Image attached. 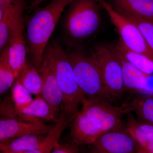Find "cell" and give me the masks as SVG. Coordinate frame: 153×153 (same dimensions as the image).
I'll use <instances>...</instances> for the list:
<instances>
[{"mask_svg": "<svg viewBox=\"0 0 153 153\" xmlns=\"http://www.w3.org/2000/svg\"><path fill=\"white\" fill-rule=\"evenodd\" d=\"M74 0H51L45 7H37L27 27L28 50L31 63L41 68L44 52L63 11Z\"/></svg>", "mask_w": 153, "mask_h": 153, "instance_id": "6da1fadb", "label": "cell"}, {"mask_svg": "<svg viewBox=\"0 0 153 153\" xmlns=\"http://www.w3.org/2000/svg\"><path fill=\"white\" fill-rule=\"evenodd\" d=\"M97 0H74L68 6L63 22V33L69 48L81 45L99 30L102 19Z\"/></svg>", "mask_w": 153, "mask_h": 153, "instance_id": "7a4b0ae2", "label": "cell"}, {"mask_svg": "<svg viewBox=\"0 0 153 153\" xmlns=\"http://www.w3.org/2000/svg\"><path fill=\"white\" fill-rule=\"evenodd\" d=\"M44 54L52 63L63 94L61 112L71 123L79 112V105L86 98L76 83L67 53L60 44L57 42L48 44Z\"/></svg>", "mask_w": 153, "mask_h": 153, "instance_id": "3957f363", "label": "cell"}, {"mask_svg": "<svg viewBox=\"0 0 153 153\" xmlns=\"http://www.w3.org/2000/svg\"><path fill=\"white\" fill-rule=\"evenodd\" d=\"M67 54L76 83L85 98L102 100L112 104L114 100L107 90L100 68L92 56L75 49Z\"/></svg>", "mask_w": 153, "mask_h": 153, "instance_id": "277c9868", "label": "cell"}, {"mask_svg": "<svg viewBox=\"0 0 153 153\" xmlns=\"http://www.w3.org/2000/svg\"><path fill=\"white\" fill-rule=\"evenodd\" d=\"M90 55L98 64L105 85L114 101L123 98L125 89L121 65L112 45L94 46Z\"/></svg>", "mask_w": 153, "mask_h": 153, "instance_id": "5b68a950", "label": "cell"}, {"mask_svg": "<svg viewBox=\"0 0 153 153\" xmlns=\"http://www.w3.org/2000/svg\"><path fill=\"white\" fill-rule=\"evenodd\" d=\"M81 110L103 132L125 130V106H114L100 99H85Z\"/></svg>", "mask_w": 153, "mask_h": 153, "instance_id": "8992f818", "label": "cell"}, {"mask_svg": "<svg viewBox=\"0 0 153 153\" xmlns=\"http://www.w3.org/2000/svg\"><path fill=\"white\" fill-rule=\"evenodd\" d=\"M97 1L108 14L111 21L120 36V39L126 47L146 56L153 62V49L136 26L127 18L119 13L105 0Z\"/></svg>", "mask_w": 153, "mask_h": 153, "instance_id": "52a82bcc", "label": "cell"}, {"mask_svg": "<svg viewBox=\"0 0 153 153\" xmlns=\"http://www.w3.org/2000/svg\"><path fill=\"white\" fill-rule=\"evenodd\" d=\"M4 112L6 117L33 123H44V120L57 123L59 118L40 94L21 108L16 107L13 101L10 102L5 107Z\"/></svg>", "mask_w": 153, "mask_h": 153, "instance_id": "ba28073f", "label": "cell"}, {"mask_svg": "<svg viewBox=\"0 0 153 153\" xmlns=\"http://www.w3.org/2000/svg\"><path fill=\"white\" fill-rule=\"evenodd\" d=\"M26 7L25 1L17 11L11 27L7 46L10 63L16 77L27 60V51L24 36V13Z\"/></svg>", "mask_w": 153, "mask_h": 153, "instance_id": "9c48e42d", "label": "cell"}, {"mask_svg": "<svg viewBox=\"0 0 153 153\" xmlns=\"http://www.w3.org/2000/svg\"><path fill=\"white\" fill-rule=\"evenodd\" d=\"M88 153H138L141 148L126 130L103 133Z\"/></svg>", "mask_w": 153, "mask_h": 153, "instance_id": "30bf717a", "label": "cell"}, {"mask_svg": "<svg viewBox=\"0 0 153 153\" xmlns=\"http://www.w3.org/2000/svg\"><path fill=\"white\" fill-rule=\"evenodd\" d=\"M43 81L41 96L48 102L56 115L62 110L63 97L57 82L55 71L49 58L44 54L42 64L38 69Z\"/></svg>", "mask_w": 153, "mask_h": 153, "instance_id": "8fae6325", "label": "cell"}, {"mask_svg": "<svg viewBox=\"0 0 153 153\" xmlns=\"http://www.w3.org/2000/svg\"><path fill=\"white\" fill-rule=\"evenodd\" d=\"M53 127L44 123L27 122L10 118H1L0 142L28 135H47Z\"/></svg>", "mask_w": 153, "mask_h": 153, "instance_id": "7c38bea8", "label": "cell"}, {"mask_svg": "<svg viewBox=\"0 0 153 153\" xmlns=\"http://www.w3.org/2000/svg\"><path fill=\"white\" fill-rule=\"evenodd\" d=\"M121 65L126 93L130 94H151L148 87L149 76L135 67L112 44Z\"/></svg>", "mask_w": 153, "mask_h": 153, "instance_id": "4fadbf2b", "label": "cell"}, {"mask_svg": "<svg viewBox=\"0 0 153 153\" xmlns=\"http://www.w3.org/2000/svg\"><path fill=\"white\" fill-rule=\"evenodd\" d=\"M103 133L82 110L71 123L70 137L78 146L93 143Z\"/></svg>", "mask_w": 153, "mask_h": 153, "instance_id": "5bb4252c", "label": "cell"}, {"mask_svg": "<svg viewBox=\"0 0 153 153\" xmlns=\"http://www.w3.org/2000/svg\"><path fill=\"white\" fill-rule=\"evenodd\" d=\"M111 3L121 15L153 20V0H111Z\"/></svg>", "mask_w": 153, "mask_h": 153, "instance_id": "9a60e30c", "label": "cell"}, {"mask_svg": "<svg viewBox=\"0 0 153 153\" xmlns=\"http://www.w3.org/2000/svg\"><path fill=\"white\" fill-rule=\"evenodd\" d=\"M126 113L133 112L137 119L153 126V94H136L124 103Z\"/></svg>", "mask_w": 153, "mask_h": 153, "instance_id": "2e32d148", "label": "cell"}, {"mask_svg": "<svg viewBox=\"0 0 153 153\" xmlns=\"http://www.w3.org/2000/svg\"><path fill=\"white\" fill-rule=\"evenodd\" d=\"M47 135L31 134L14 138L0 142V149L4 153H21L36 149Z\"/></svg>", "mask_w": 153, "mask_h": 153, "instance_id": "e0dca14e", "label": "cell"}, {"mask_svg": "<svg viewBox=\"0 0 153 153\" xmlns=\"http://www.w3.org/2000/svg\"><path fill=\"white\" fill-rule=\"evenodd\" d=\"M125 115L126 118L124 123L126 131L141 149H145L149 141L153 137V126L140 121L131 112L126 113Z\"/></svg>", "mask_w": 153, "mask_h": 153, "instance_id": "ac0fdd59", "label": "cell"}, {"mask_svg": "<svg viewBox=\"0 0 153 153\" xmlns=\"http://www.w3.org/2000/svg\"><path fill=\"white\" fill-rule=\"evenodd\" d=\"M30 92L36 96L41 94L43 85L42 77L39 70L27 60L16 78Z\"/></svg>", "mask_w": 153, "mask_h": 153, "instance_id": "d6986e66", "label": "cell"}, {"mask_svg": "<svg viewBox=\"0 0 153 153\" xmlns=\"http://www.w3.org/2000/svg\"><path fill=\"white\" fill-rule=\"evenodd\" d=\"M26 0H12L10 3L0 13V50L1 52L7 47L10 32L17 11Z\"/></svg>", "mask_w": 153, "mask_h": 153, "instance_id": "ffe728a7", "label": "cell"}, {"mask_svg": "<svg viewBox=\"0 0 153 153\" xmlns=\"http://www.w3.org/2000/svg\"><path fill=\"white\" fill-rule=\"evenodd\" d=\"M65 114L61 112L56 125L46 136L43 142L36 149L21 153H51L58 143V140L63 131L69 124Z\"/></svg>", "mask_w": 153, "mask_h": 153, "instance_id": "44dd1931", "label": "cell"}, {"mask_svg": "<svg viewBox=\"0 0 153 153\" xmlns=\"http://www.w3.org/2000/svg\"><path fill=\"white\" fill-rule=\"evenodd\" d=\"M113 45L140 71L149 76L153 74V62L147 57L129 49L120 39Z\"/></svg>", "mask_w": 153, "mask_h": 153, "instance_id": "7402d4cb", "label": "cell"}, {"mask_svg": "<svg viewBox=\"0 0 153 153\" xmlns=\"http://www.w3.org/2000/svg\"><path fill=\"white\" fill-rule=\"evenodd\" d=\"M16 76L10 63L8 49L7 47L1 52L0 57V94L1 95L10 89L15 80Z\"/></svg>", "mask_w": 153, "mask_h": 153, "instance_id": "603a6c76", "label": "cell"}, {"mask_svg": "<svg viewBox=\"0 0 153 153\" xmlns=\"http://www.w3.org/2000/svg\"><path fill=\"white\" fill-rule=\"evenodd\" d=\"M123 16L136 26L148 44L153 49V20L133 16Z\"/></svg>", "mask_w": 153, "mask_h": 153, "instance_id": "cb8c5ba5", "label": "cell"}, {"mask_svg": "<svg viewBox=\"0 0 153 153\" xmlns=\"http://www.w3.org/2000/svg\"><path fill=\"white\" fill-rule=\"evenodd\" d=\"M31 94L20 82L16 80L10 95L16 107L21 108L30 103L33 100Z\"/></svg>", "mask_w": 153, "mask_h": 153, "instance_id": "d4e9b609", "label": "cell"}, {"mask_svg": "<svg viewBox=\"0 0 153 153\" xmlns=\"http://www.w3.org/2000/svg\"><path fill=\"white\" fill-rule=\"evenodd\" d=\"M51 153H79V146L72 142L65 144L57 143Z\"/></svg>", "mask_w": 153, "mask_h": 153, "instance_id": "484cf974", "label": "cell"}, {"mask_svg": "<svg viewBox=\"0 0 153 153\" xmlns=\"http://www.w3.org/2000/svg\"><path fill=\"white\" fill-rule=\"evenodd\" d=\"M44 1V0H36L34 3L30 4V7H28V10L30 12H32L33 10L38 7V5Z\"/></svg>", "mask_w": 153, "mask_h": 153, "instance_id": "4316f807", "label": "cell"}, {"mask_svg": "<svg viewBox=\"0 0 153 153\" xmlns=\"http://www.w3.org/2000/svg\"><path fill=\"white\" fill-rule=\"evenodd\" d=\"M149 153H153V137L151 138L148 142L145 149Z\"/></svg>", "mask_w": 153, "mask_h": 153, "instance_id": "83f0119b", "label": "cell"}, {"mask_svg": "<svg viewBox=\"0 0 153 153\" xmlns=\"http://www.w3.org/2000/svg\"><path fill=\"white\" fill-rule=\"evenodd\" d=\"M138 153H149L147 152L146 150L143 149H141L140 150L139 152Z\"/></svg>", "mask_w": 153, "mask_h": 153, "instance_id": "f1b7e54d", "label": "cell"}, {"mask_svg": "<svg viewBox=\"0 0 153 153\" xmlns=\"http://www.w3.org/2000/svg\"><path fill=\"white\" fill-rule=\"evenodd\" d=\"M36 1V0H30V2H31V4L34 3Z\"/></svg>", "mask_w": 153, "mask_h": 153, "instance_id": "f546056e", "label": "cell"}, {"mask_svg": "<svg viewBox=\"0 0 153 153\" xmlns=\"http://www.w3.org/2000/svg\"><path fill=\"white\" fill-rule=\"evenodd\" d=\"M4 153L3 152H1V153Z\"/></svg>", "mask_w": 153, "mask_h": 153, "instance_id": "4dcf8cb0", "label": "cell"}]
</instances>
